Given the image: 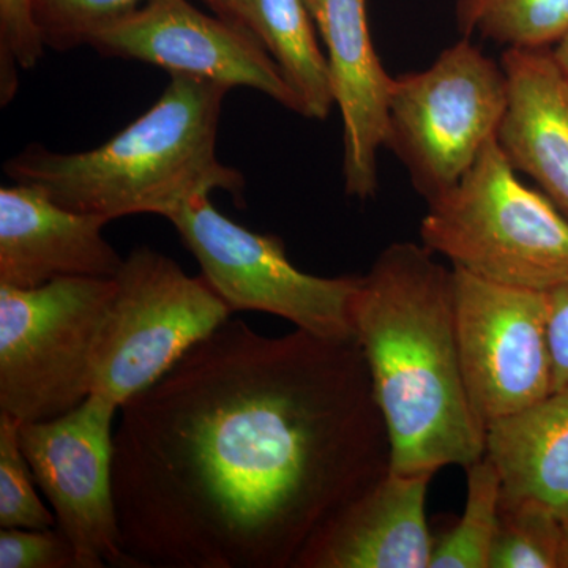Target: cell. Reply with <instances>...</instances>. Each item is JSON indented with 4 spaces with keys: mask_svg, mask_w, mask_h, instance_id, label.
<instances>
[{
    "mask_svg": "<svg viewBox=\"0 0 568 568\" xmlns=\"http://www.w3.org/2000/svg\"><path fill=\"white\" fill-rule=\"evenodd\" d=\"M119 413L112 481L132 568H294L390 473L357 339L230 317Z\"/></svg>",
    "mask_w": 568,
    "mask_h": 568,
    "instance_id": "cell-1",
    "label": "cell"
},
{
    "mask_svg": "<svg viewBox=\"0 0 568 568\" xmlns=\"http://www.w3.org/2000/svg\"><path fill=\"white\" fill-rule=\"evenodd\" d=\"M355 338L388 439L392 473L435 476L485 457L455 328L454 271L424 244L395 242L361 275Z\"/></svg>",
    "mask_w": 568,
    "mask_h": 568,
    "instance_id": "cell-2",
    "label": "cell"
},
{
    "mask_svg": "<svg viewBox=\"0 0 568 568\" xmlns=\"http://www.w3.org/2000/svg\"><path fill=\"white\" fill-rule=\"evenodd\" d=\"M566 568H568V521L566 523Z\"/></svg>",
    "mask_w": 568,
    "mask_h": 568,
    "instance_id": "cell-28",
    "label": "cell"
},
{
    "mask_svg": "<svg viewBox=\"0 0 568 568\" xmlns=\"http://www.w3.org/2000/svg\"><path fill=\"white\" fill-rule=\"evenodd\" d=\"M305 2L323 37L332 91L342 112L345 190L357 200H369L379 185L377 156L386 148L394 77L384 69L373 44L368 0Z\"/></svg>",
    "mask_w": 568,
    "mask_h": 568,
    "instance_id": "cell-12",
    "label": "cell"
},
{
    "mask_svg": "<svg viewBox=\"0 0 568 568\" xmlns=\"http://www.w3.org/2000/svg\"><path fill=\"white\" fill-rule=\"evenodd\" d=\"M241 24L260 39L278 65L301 100L302 118L327 119L335 104L331 71L305 0H244Z\"/></svg>",
    "mask_w": 568,
    "mask_h": 568,
    "instance_id": "cell-17",
    "label": "cell"
},
{
    "mask_svg": "<svg viewBox=\"0 0 568 568\" xmlns=\"http://www.w3.org/2000/svg\"><path fill=\"white\" fill-rule=\"evenodd\" d=\"M205 2L215 11L216 17L233 22V24L242 26L241 7L244 0H205Z\"/></svg>",
    "mask_w": 568,
    "mask_h": 568,
    "instance_id": "cell-26",
    "label": "cell"
},
{
    "mask_svg": "<svg viewBox=\"0 0 568 568\" xmlns=\"http://www.w3.org/2000/svg\"><path fill=\"white\" fill-rule=\"evenodd\" d=\"M220 82L171 74L151 110L110 141L77 153L31 144L7 160L10 181L36 186L70 211L108 223L140 213L164 219L215 190L241 197L244 175L216 156L223 100Z\"/></svg>",
    "mask_w": 568,
    "mask_h": 568,
    "instance_id": "cell-3",
    "label": "cell"
},
{
    "mask_svg": "<svg viewBox=\"0 0 568 568\" xmlns=\"http://www.w3.org/2000/svg\"><path fill=\"white\" fill-rule=\"evenodd\" d=\"M148 0H31L33 22L44 48L69 51L89 44L104 26Z\"/></svg>",
    "mask_w": 568,
    "mask_h": 568,
    "instance_id": "cell-22",
    "label": "cell"
},
{
    "mask_svg": "<svg viewBox=\"0 0 568 568\" xmlns=\"http://www.w3.org/2000/svg\"><path fill=\"white\" fill-rule=\"evenodd\" d=\"M106 220L70 211L36 186L0 189V286L31 290L59 278H115L121 254L103 237Z\"/></svg>",
    "mask_w": 568,
    "mask_h": 568,
    "instance_id": "cell-13",
    "label": "cell"
},
{
    "mask_svg": "<svg viewBox=\"0 0 568 568\" xmlns=\"http://www.w3.org/2000/svg\"><path fill=\"white\" fill-rule=\"evenodd\" d=\"M507 106L506 70L465 37L428 69L394 78L386 148L428 203L476 163Z\"/></svg>",
    "mask_w": 568,
    "mask_h": 568,
    "instance_id": "cell-6",
    "label": "cell"
},
{
    "mask_svg": "<svg viewBox=\"0 0 568 568\" xmlns=\"http://www.w3.org/2000/svg\"><path fill=\"white\" fill-rule=\"evenodd\" d=\"M508 106L497 144L568 219V74L552 51L506 50Z\"/></svg>",
    "mask_w": 568,
    "mask_h": 568,
    "instance_id": "cell-15",
    "label": "cell"
},
{
    "mask_svg": "<svg viewBox=\"0 0 568 568\" xmlns=\"http://www.w3.org/2000/svg\"><path fill=\"white\" fill-rule=\"evenodd\" d=\"M465 511L433 547L429 568H488L499 525L503 484L487 457L466 467Z\"/></svg>",
    "mask_w": 568,
    "mask_h": 568,
    "instance_id": "cell-19",
    "label": "cell"
},
{
    "mask_svg": "<svg viewBox=\"0 0 568 568\" xmlns=\"http://www.w3.org/2000/svg\"><path fill=\"white\" fill-rule=\"evenodd\" d=\"M422 244L489 282L549 291L568 276V219L519 181L497 140L450 190L428 201Z\"/></svg>",
    "mask_w": 568,
    "mask_h": 568,
    "instance_id": "cell-4",
    "label": "cell"
},
{
    "mask_svg": "<svg viewBox=\"0 0 568 568\" xmlns=\"http://www.w3.org/2000/svg\"><path fill=\"white\" fill-rule=\"evenodd\" d=\"M89 47L171 74L254 89L304 115L301 100L257 37L244 26L209 17L189 0H148L100 29Z\"/></svg>",
    "mask_w": 568,
    "mask_h": 568,
    "instance_id": "cell-11",
    "label": "cell"
},
{
    "mask_svg": "<svg viewBox=\"0 0 568 568\" xmlns=\"http://www.w3.org/2000/svg\"><path fill=\"white\" fill-rule=\"evenodd\" d=\"M548 294V338L555 390L568 387V276Z\"/></svg>",
    "mask_w": 568,
    "mask_h": 568,
    "instance_id": "cell-25",
    "label": "cell"
},
{
    "mask_svg": "<svg viewBox=\"0 0 568 568\" xmlns=\"http://www.w3.org/2000/svg\"><path fill=\"white\" fill-rule=\"evenodd\" d=\"M18 428L20 422L0 413V528H54V514L44 507L37 493Z\"/></svg>",
    "mask_w": 568,
    "mask_h": 568,
    "instance_id": "cell-21",
    "label": "cell"
},
{
    "mask_svg": "<svg viewBox=\"0 0 568 568\" xmlns=\"http://www.w3.org/2000/svg\"><path fill=\"white\" fill-rule=\"evenodd\" d=\"M452 271L459 361L487 428L555 392L548 294Z\"/></svg>",
    "mask_w": 568,
    "mask_h": 568,
    "instance_id": "cell-9",
    "label": "cell"
},
{
    "mask_svg": "<svg viewBox=\"0 0 568 568\" xmlns=\"http://www.w3.org/2000/svg\"><path fill=\"white\" fill-rule=\"evenodd\" d=\"M556 61H558L560 69L568 74V37L566 40L560 41L558 47L552 50Z\"/></svg>",
    "mask_w": 568,
    "mask_h": 568,
    "instance_id": "cell-27",
    "label": "cell"
},
{
    "mask_svg": "<svg viewBox=\"0 0 568 568\" xmlns=\"http://www.w3.org/2000/svg\"><path fill=\"white\" fill-rule=\"evenodd\" d=\"M44 52L33 22L31 0H0V95L10 102L18 88V70H31Z\"/></svg>",
    "mask_w": 568,
    "mask_h": 568,
    "instance_id": "cell-23",
    "label": "cell"
},
{
    "mask_svg": "<svg viewBox=\"0 0 568 568\" xmlns=\"http://www.w3.org/2000/svg\"><path fill=\"white\" fill-rule=\"evenodd\" d=\"M432 478L390 470L317 529L294 568H429Z\"/></svg>",
    "mask_w": 568,
    "mask_h": 568,
    "instance_id": "cell-14",
    "label": "cell"
},
{
    "mask_svg": "<svg viewBox=\"0 0 568 568\" xmlns=\"http://www.w3.org/2000/svg\"><path fill=\"white\" fill-rule=\"evenodd\" d=\"M457 22L506 50L552 51L568 37V0H458Z\"/></svg>",
    "mask_w": 568,
    "mask_h": 568,
    "instance_id": "cell-18",
    "label": "cell"
},
{
    "mask_svg": "<svg viewBox=\"0 0 568 568\" xmlns=\"http://www.w3.org/2000/svg\"><path fill=\"white\" fill-rule=\"evenodd\" d=\"M0 568H80L77 551L58 526L0 530Z\"/></svg>",
    "mask_w": 568,
    "mask_h": 568,
    "instance_id": "cell-24",
    "label": "cell"
},
{
    "mask_svg": "<svg viewBox=\"0 0 568 568\" xmlns=\"http://www.w3.org/2000/svg\"><path fill=\"white\" fill-rule=\"evenodd\" d=\"M504 499L534 500L568 521V387L485 428Z\"/></svg>",
    "mask_w": 568,
    "mask_h": 568,
    "instance_id": "cell-16",
    "label": "cell"
},
{
    "mask_svg": "<svg viewBox=\"0 0 568 568\" xmlns=\"http://www.w3.org/2000/svg\"><path fill=\"white\" fill-rule=\"evenodd\" d=\"M114 291V278L84 276L0 286V413L44 422L88 399Z\"/></svg>",
    "mask_w": 568,
    "mask_h": 568,
    "instance_id": "cell-5",
    "label": "cell"
},
{
    "mask_svg": "<svg viewBox=\"0 0 568 568\" xmlns=\"http://www.w3.org/2000/svg\"><path fill=\"white\" fill-rule=\"evenodd\" d=\"M118 413L111 399L89 395L61 417L18 428L37 487L73 545L80 568H132L122 548L112 481Z\"/></svg>",
    "mask_w": 568,
    "mask_h": 568,
    "instance_id": "cell-10",
    "label": "cell"
},
{
    "mask_svg": "<svg viewBox=\"0 0 568 568\" xmlns=\"http://www.w3.org/2000/svg\"><path fill=\"white\" fill-rule=\"evenodd\" d=\"M488 568H566V521L534 500L503 497Z\"/></svg>",
    "mask_w": 568,
    "mask_h": 568,
    "instance_id": "cell-20",
    "label": "cell"
},
{
    "mask_svg": "<svg viewBox=\"0 0 568 568\" xmlns=\"http://www.w3.org/2000/svg\"><path fill=\"white\" fill-rule=\"evenodd\" d=\"M166 220L231 312L267 313L323 338L357 339L353 301L361 276L325 278L302 272L291 263L282 239L234 223L213 207L209 194Z\"/></svg>",
    "mask_w": 568,
    "mask_h": 568,
    "instance_id": "cell-8",
    "label": "cell"
},
{
    "mask_svg": "<svg viewBox=\"0 0 568 568\" xmlns=\"http://www.w3.org/2000/svg\"><path fill=\"white\" fill-rule=\"evenodd\" d=\"M92 368L91 395L119 407L155 383L233 312L166 254L134 248L115 275Z\"/></svg>",
    "mask_w": 568,
    "mask_h": 568,
    "instance_id": "cell-7",
    "label": "cell"
}]
</instances>
